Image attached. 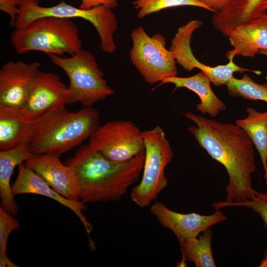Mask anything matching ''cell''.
Returning a JSON list of instances; mask_svg holds the SVG:
<instances>
[{
  "mask_svg": "<svg viewBox=\"0 0 267 267\" xmlns=\"http://www.w3.org/2000/svg\"><path fill=\"white\" fill-rule=\"evenodd\" d=\"M0 206V254L6 253L8 238L14 230L19 229V222Z\"/></svg>",
  "mask_w": 267,
  "mask_h": 267,
  "instance_id": "cell-26",
  "label": "cell"
},
{
  "mask_svg": "<svg viewBox=\"0 0 267 267\" xmlns=\"http://www.w3.org/2000/svg\"><path fill=\"white\" fill-rule=\"evenodd\" d=\"M246 118L238 119L236 125L249 135L258 151L265 173L267 168V111L260 112L252 107H247Z\"/></svg>",
  "mask_w": 267,
  "mask_h": 267,
  "instance_id": "cell-22",
  "label": "cell"
},
{
  "mask_svg": "<svg viewBox=\"0 0 267 267\" xmlns=\"http://www.w3.org/2000/svg\"><path fill=\"white\" fill-rule=\"evenodd\" d=\"M144 159V150L128 161H114L88 144L81 146L64 163L74 171L81 201L106 203L118 201L127 193L142 172Z\"/></svg>",
  "mask_w": 267,
  "mask_h": 267,
  "instance_id": "cell-2",
  "label": "cell"
},
{
  "mask_svg": "<svg viewBox=\"0 0 267 267\" xmlns=\"http://www.w3.org/2000/svg\"><path fill=\"white\" fill-rule=\"evenodd\" d=\"M212 236L210 227L201 235L179 242L182 257L179 266L184 267L189 261L193 263L196 267H216L211 246Z\"/></svg>",
  "mask_w": 267,
  "mask_h": 267,
  "instance_id": "cell-21",
  "label": "cell"
},
{
  "mask_svg": "<svg viewBox=\"0 0 267 267\" xmlns=\"http://www.w3.org/2000/svg\"><path fill=\"white\" fill-rule=\"evenodd\" d=\"M33 154L30 144L0 150V206L13 216L17 214L19 208L12 191L10 179L15 167Z\"/></svg>",
  "mask_w": 267,
  "mask_h": 267,
  "instance_id": "cell-19",
  "label": "cell"
},
{
  "mask_svg": "<svg viewBox=\"0 0 267 267\" xmlns=\"http://www.w3.org/2000/svg\"><path fill=\"white\" fill-rule=\"evenodd\" d=\"M60 157L53 154H33L24 164L63 196L80 201L74 171L70 166L61 163Z\"/></svg>",
  "mask_w": 267,
  "mask_h": 267,
  "instance_id": "cell-14",
  "label": "cell"
},
{
  "mask_svg": "<svg viewBox=\"0 0 267 267\" xmlns=\"http://www.w3.org/2000/svg\"><path fill=\"white\" fill-rule=\"evenodd\" d=\"M67 104H69V91L60 77L40 71L29 98L21 110L26 117L34 120L55 106Z\"/></svg>",
  "mask_w": 267,
  "mask_h": 267,
  "instance_id": "cell-13",
  "label": "cell"
},
{
  "mask_svg": "<svg viewBox=\"0 0 267 267\" xmlns=\"http://www.w3.org/2000/svg\"><path fill=\"white\" fill-rule=\"evenodd\" d=\"M183 114L196 124L188 131L199 145L226 171V198L220 202L254 198L257 192L252 183V175L256 169L254 145L246 132L236 124L222 123L190 112Z\"/></svg>",
  "mask_w": 267,
  "mask_h": 267,
  "instance_id": "cell-1",
  "label": "cell"
},
{
  "mask_svg": "<svg viewBox=\"0 0 267 267\" xmlns=\"http://www.w3.org/2000/svg\"><path fill=\"white\" fill-rule=\"evenodd\" d=\"M20 0H0V10L6 13L10 18L9 24L15 26L20 12Z\"/></svg>",
  "mask_w": 267,
  "mask_h": 267,
  "instance_id": "cell-27",
  "label": "cell"
},
{
  "mask_svg": "<svg viewBox=\"0 0 267 267\" xmlns=\"http://www.w3.org/2000/svg\"><path fill=\"white\" fill-rule=\"evenodd\" d=\"M10 39L19 54L37 51L63 56L65 53L72 55L82 49L78 26L68 18H38L23 28L15 29Z\"/></svg>",
  "mask_w": 267,
  "mask_h": 267,
  "instance_id": "cell-4",
  "label": "cell"
},
{
  "mask_svg": "<svg viewBox=\"0 0 267 267\" xmlns=\"http://www.w3.org/2000/svg\"><path fill=\"white\" fill-rule=\"evenodd\" d=\"M0 267H17V265L13 263L7 257L6 253L0 254Z\"/></svg>",
  "mask_w": 267,
  "mask_h": 267,
  "instance_id": "cell-30",
  "label": "cell"
},
{
  "mask_svg": "<svg viewBox=\"0 0 267 267\" xmlns=\"http://www.w3.org/2000/svg\"><path fill=\"white\" fill-rule=\"evenodd\" d=\"M89 139L92 149L118 162L130 160L144 150L142 132L129 120L100 125Z\"/></svg>",
  "mask_w": 267,
  "mask_h": 267,
  "instance_id": "cell-9",
  "label": "cell"
},
{
  "mask_svg": "<svg viewBox=\"0 0 267 267\" xmlns=\"http://www.w3.org/2000/svg\"><path fill=\"white\" fill-rule=\"evenodd\" d=\"M208 7L214 13L222 10L228 0H196Z\"/></svg>",
  "mask_w": 267,
  "mask_h": 267,
  "instance_id": "cell-29",
  "label": "cell"
},
{
  "mask_svg": "<svg viewBox=\"0 0 267 267\" xmlns=\"http://www.w3.org/2000/svg\"><path fill=\"white\" fill-rule=\"evenodd\" d=\"M228 93L233 97H241L252 100L267 102V84H259L247 74L241 79L232 78L226 85Z\"/></svg>",
  "mask_w": 267,
  "mask_h": 267,
  "instance_id": "cell-23",
  "label": "cell"
},
{
  "mask_svg": "<svg viewBox=\"0 0 267 267\" xmlns=\"http://www.w3.org/2000/svg\"><path fill=\"white\" fill-rule=\"evenodd\" d=\"M41 64L8 61L0 69V105L21 109L26 103Z\"/></svg>",
  "mask_w": 267,
  "mask_h": 267,
  "instance_id": "cell-11",
  "label": "cell"
},
{
  "mask_svg": "<svg viewBox=\"0 0 267 267\" xmlns=\"http://www.w3.org/2000/svg\"><path fill=\"white\" fill-rule=\"evenodd\" d=\"M212 207L216 210L226 207H243L248 208L257 213L263 220L267 228V194L257 191L253 199L238 202L222 203L220 201L214 203Z\"/></svg>",
  "mask_w": 267,
  "mask_h": 267,
  "instance_id": "cell-25",
  "label": "cell"
},
{
  "mask_svg": "<svg viewBox=\"0 0 267 267\" xmlns=\"http://www.w3.org/2000/svg\"><path fill=\"white\" fill-rule=\"evenodd\" d=\"M259 53L267 56V50H261L259 52Z\"/></svg>",
  "mask_w": 267,
  "mask_h": 267,
  "instance_id": "cell-32",
  "label": "cell"
},
{
  "mask_svg": "<svg viewBox=\"0 0 267 267\" xmlns=\"http://www.w3.org/2000/svg\"><path fill=\"white\" fill-rule=\"evenodd\" d=\"M133 4L139 18L168 8L182 6H196L211 11L208 7L196 0H135Z\"/></svg>",
  "mask_w": 267,
  "mask_h": 267,
  "instance_id": "cell-24",
  "label": "cell"
},
{
  "mask_svg": "<svg viewBox=\"0 0 267 267\" xmlns=\"http://www.w3.org/2000/svg\"><path fill=\"white\" fill-rule=\"evenodd\" d=\"M267 13V0H228L224 7L214 14L213 26L224 36L236 27Z\"/></svg>",
  "mask_w": 267,
  "mask_h": 267,
  "instance_id": "cell-16",
  "label": "cell"
},
{
  "mask_svg": "<svg viewBox=\"0 0 267 267\" xmlns=\"http://www.w3.org/2000/svg\"><path fill=\"white\" fill-rule=\"evenodd\" d=\"M169 83L174 84L175 89L185 88L195 92L200 99V103L196 105L197 109L203 114L207 113L215 117L226 108L223 102L212 90L210 79L202 71L188 77H169L160 82L159 85Z\"/></svg>",
  "mask_w": 267,
  "mask_h": 267,
  "instance_id": "cell-20",
  "label": "cell"
},
{
  "mask_svg": "<svg viewBox=\"0 0 267 267\" xmlns=\"http://www.w3.org/2000/svg\"><path fill=\"white\" fill-rule=\"evenodd\" d=\"M264 179L265 180L266 185L267 186V168L266 172L264 173Z\"/></svg>",
  "mask_w": 267,
  "mask_h": 267,
  "instance_id": "cell-33",
  "label": "cell"
},
{
  "mask_svg": "<svg viewBox=\"0 0 267 267\" xmlns=\"http://www.w3.org/2000/svg\"><path fill=\"white\" fill-rule=\"evenodd\" d=\"M11 189L14 195L22 194L40 195L51 198L70 209L83 223L88 235L90 248L92 250L95 249L94 243L89 235L92 226L84 215L83 211L87 207L82 201L72 200L63 196L23 163L18 165V175L11 185Z\"/></svg>",
  "mask_w": 267,
  "mask_h": 267,
  "instance_id": "cell-15",
  "label": "cell"
},
{
  "mask_svg": "<svg viewBox=\"0 0 267 267\" xmlns=\"http://www.w3.org/2000/svg\"><path fill=\"white\" fill-rule=\"evenodd\" d=\"M81 3L79 7L82 9H89L97 6H104L113 9L118 5L120 0H80Z\"/></svg>",
  "mask_w": 267,
  "mask_h": 267,
  "instance_id": "cell-28",
  "label": "cell"
},
{
  "mask_svg": "<svg viewBox=\"0 0 267 267\" xmlns=\"http://www.w3.org/2000/svg\"><path fill=\"white\" fill-rule=\"evenodd\" d=\"M260 267H267V247L264 252V256L261 261Z\"/></svg>",
  "mask_w": 267,
  "mask_h": 267,
  "instance_id": "cell-31",
  "label": "cell"
},
{
  "mask_svg": "<svg viewBox=\"0 0 267 267\" xmlns=\"http://www.w3.org/2000/svg\"><path fill=\"white\" fill-rule=\"evenodd\" d=\"M131 36L130 59L146 83L154 84L177 76L176 58L166 48L164 36L157 33L149 36L140 26L133 29Z\"/></svg>",
  "mask_w": 267,
  "mask_h": 267,
  "instance_id": "cell-8",
  "label": "cell"
},
{
  "mask_svg": "<svg viewBox=\"0 0 267 267\" xmlns=\"http://www.w3.org/2000/svg\"><path fill=\"white\" fill-rule=\"evenodd\" d=\"M52 63L67 75L69 85V104L79 103L92 106L114 93L104 79L93 54L81 49L70 57L48 55Z\"/></svg>",
  "mask_w": 267,
  "mask_h": 267,
  "instance_id": "cell-6",
  "label": "cell"
},
{
  "mask_svg": "<svg viewBox=\"0 0 267 267\" xmlns=\"http://www.w3.org/2000/svg\"><path fill=\"white\" fill-rule=\"evenodd\" d=\"M202 24L197 20H192L185 25L180 27L175 36L172 39L169 50L174 54L176 62L185 70L191 71L195 68L204 72L215 87L226 85L233 77L235 72L243 73L251 71L258 73V71L250 70L236 64L233 59L235 55L228 51L226 57L229 61L225 65L210 66L205 65L194 56L190 46L192 36L194 32Z\"/></svg>",
  "mask_w": 267,
  "mask_h": 267,
  "instance_id": "cell-10",
  "label": "cell"
},
{
  "mask_svg": "<svg viewBox=\"0 0 267 267\" xmlns=\"http://www.w3.org/2000/svg\"><path fill=\"white\" fill-rule=\"evenodd\" d=\"M227 37L235 55L254 57L267 50V13L236 27Z\"/></svg>",
  "mask_w": 267,
  "mask_h": 267,
  "instance_id": "cell-18",
  "label": "cell"
},
{
  "mask_svg": "<svg viewBox=\"0 0 267 267\" xmlns=\"http://www.w3.org/2000/svg\"><path fill=\"white\" fill-rule=\"evenodd\" d=\"M20 12L15 29L23 28L32 21L44 17L81 18L88 21L95 27L100 39L99 47L107 53L116 49L114 34L117 30V20L111 8L97 6L85 9L68 4L64 0L50 6H43L39 0H20Z\"/></svg>",
  "mask_w": 267,
  "mask_h": 267,
  "instance_id": "cell-5",
  "label": "cell"
},
{
  "mask_svg": "<svg viewBox=\"0 0 267 267\" xmlns=\"http://www.w3.org/2000/svg\"><path fill=\"white\" fill-rule=\"evenodd\" d=\"M145 159L140 182L132 190L131 198L139 207H148L166 188L165 170L173 153L163 129L159 126L142 132Z\"/></svg>",
  "mask_w": 267,
  "mask_h": 267,
  "instance_id": "cell-7",
  "label": "cell"
},
{
  "mask_svg": "<svg viewBox=\"0 0 267 267\" xmlns=\"http://www.w3.org/2000/svg\"><path fill=\"white\" fill-rule=\"evenodd\" d=\"M66 105L55 106L36 119L30 143L34 154L61 156L80 146L100 125L98 111L92 106L69 112Z\"/></svg>",
  "mask_w": 267,
  "mask_h": 267,
  "instance_id": "cell-3",
  "label": "cell"
},
{
  "mask_svg": "<svg viewBox=\"0 0 267 267\" xmlns=\"http://www.w3.org/2000/svg\"><path fill=\"white\" fill-rule=\"evenodd\" d=\"M36 119H30L21 109L0 105V150L31 143Z\"/></svg>",
  "mask_w": 267,
  "mask_h": 267,
  "instance_id": "cell-17",
  "label": "cell"
},
{
  "mask_svg": "<svg viewBox=\"0 0 267 267\" xmlns=\"http://www.w3.org/2000/svg\"><path fill=\"white\" fill-rule=\"evenodd\" d=\"M150 211L161 225L174 233L178 242L185 238L197 237L207 228L226 220L220 209L210 215L183 214L170 209L161 202H154Z\"/></svg>",
  "mask_w": 267,
  "mask_h": 267,
  "instance_id": "cell-12",
  "label": "cell"
}]
</instances>
